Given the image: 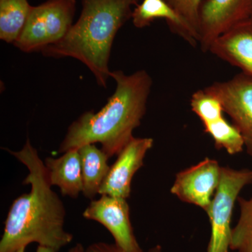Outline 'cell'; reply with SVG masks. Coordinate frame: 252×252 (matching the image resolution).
<instances>
[{
    "label": "cell",
    "instance_id": "15",
    "mask_svg": "<svg viewBox=\"0 0 252 252\" xmlns=\"http://www.w3.org/2000/svg\"><path fill=\"white\" fill-rule=\"evenodd\" d=\"M32 6L28 0H0V39L14 44L27 22Z\"/></svg>",
    "mask_w": 252,
    "mask_h": 252
},
{
    "label": "cell",
    "instance_id": "20",
    "mask_svg": "<svg viewBox=\"0 0 252 252\" xmlns=\"http://www.w3.org/2000/svg\"><path fill=\"white\" fill-rule=\"evenodd\" d=\"M86 252H125L115 243H95L86 248Z\"/></svg>",
    "mask_w": 252,
    "mask_h": 252
},
{
    "label": "cell",
    "instance_id": "6",
    "mask_svg": "<svg viewBox=\"0 0 252 252\" xmlns=\"http://www.w3.org/2000/svg\"><path fill=\"white\" fill-rule=\"evenodd\" d=\"M205 89L220 99L223 111L241 134L247 153L252 158V77L240 72Z\"/></svg>",
    "mask_w": 252,
    "mask_h": 252
},
{
    "label": "cell",
    "instance_id": "22",
    "mask_svg": "<svg viewBox=\"0 0 252 252\" xmlns=\"http://www.w3.org/2000/svg\"><path fill=\"white\" fill-rule=\"evenodd\" d=\"M36 252H55L51 249L46 248V247L38 246L37 250Z\"/></svg>",
    "mask_w": 252,
    "mask_h": 252
},
{
    "label": "cell",
    "instance_id": "14",
    "mask_svg": "<svg viewBox=\"0 0 252 252\" xmlns=\"http://www.w3.org/2000/svg\"><path fill=\"white\" fill-rule=\"evenodd\" d=\"M79 152L82 171V193L86 198L94 199L99 195V189L110 170L109 158L94 144L82 146Z\"/></svg>",
    "mask_w": 252,
    "mask_h": 252
},
{
    "label": "cell",
    "instance_id": "23",
    "mask_svg": "<svg viewBox=\"0 0 252 252\" xmlns=\"http://www.w3.org/2000/svg\"><path fill=\"white\" fill-rule=\"evenodd\" d=\"M148 252H161V247L157 245V246L154 247L149 250Z\"/></svg>",
    "mask_w": 252,
    "mask_h": 252
},
{
    "label": "cell",
    "instance_id": "3",
    "mask_svg": "<svg viewBox=\"0 0 252 252\" xmlns=\"http://www.w3.org/2000/svg\"><path fill=\"white\" fill-rule=\"evenodd\" d=\"M140 0H82L75 24L59 42L41 51L48 57H71L90 69L98 85L106 87L113 41L119 30L132 18V6Z\"/></svg>",
    "mask_w": 252,
    "mask_h": 252
},
{
    "label": "cell",
    "instance_id": "8",
    "mask_svg": "<svg viewBox=\"0 0 252 252\" xmlns=\"http://www.w3.org/2000/svg\"><path fill=\"white\" fill-rule=\"evenodd\" d=\"M83 217L105 227L114 243L124 252H143L134 234L127 199L101 195L97 200L91 202Z\"/></svg>",
    "mask_w": 252,
    "mask_h": 252
},
{
    "label": "cell",
    "instance_id": "4",
    "mask_svg": "<svg viewBox=\"0 0 252 252\" xmlns=\"http://www.w3.org/2000/svg\"><path fill=\"white\" fill-rule=\"evenodd\" d=\"M75 0H48L32 6L21 35L14 45L26 53L41 51L62 40L73 26Z\"/></svg>",
    "mask_w": 252,
    "mask_h": 252
},
{
    "label": "cell",
    "instance_id": "16",
    "mask_svg": "<svg viewBox=\"0 0 252 252\" xmlns=\"http://www.w3.org/2000/svg\"><path fill=\"white\" fill-rule=\"evenodd\" d=\"M204 130L215 142L217 149H223L230 155L241 153L245 148V142L238 129L230 124L224 117L215 122L204 124Z\"/></svg>",
    "mask_w": 252,
    "mask_h": 252
},
{
    "label": "cell",
    "instance_id": "19",
    "mask_svg": "<svg viewBox=\"0 0 252 252\" xmlns=\"http://www.w3.org/2000/svg\"><path fill=\"white\" fill-rule=\"evenodd\" d=\"M196 34L198 42L199 12L203 0H165Z\"/></svg>",
    "mask_w": 252,
    "mask_h": 252
},
{
    "label": "cell",
    "instance_id": "18",
    "mask_svg": "<svg viewBox=\"0 0 252 252\" xmlns=\"http://www.w3.org/2000/svg\"><path fill=\"white\" fill-rule=\"evenodd\" d=\"M190 107L204 124L223 117L224 113L220 99L205 89L195 91L190 98Z\"/></svg>",
    "mask_w": 252,
    "mask_h": 252
},
{
    "label": "cell",
    "instance_id": "12",
    "mask_svg": "<svg viewBox=\"0 0 252 252\" xmlns=\"http://www.w3.org/2000/svg\"><path fill=\"white\" fill-rule=\"evenodd\" d=\"M44 164L50 183L64 196L76 198L83 191L82 171L79 149H72L59 158L48 157Z\"/></svg>",
    "mask_w": 252,
    "mask_h": 252
},
{
    "label": "cell",
    "instance_id": "10",
    "mask_svg": "<svg viewBox=\"0 0 252 252\" xmlns=\"http://www.w3.org/2000/svg\"><path fill=\"white\" fill-rule=\"evenodd\" d=\"M153 145L152 138L132 137L118 154L117 160L110 167L99 189V195L128 198L134 175L143 166L146 154Z\"/></svg>",
    "mask_w": 252,
    "mask_h": 252
},
{
    "label": "cell",
    "instance_id": "5",
    "mask_svg": "<svg viewBox=\"0 0 252 252\" xmlns=\"http://www.w3.org/2000/svg\"><path fill=\"white\" fill-rule=\"evenodd\" d=\"M252 185V170L221 167L220 185L206 212L211 224L207 252H229L230 227L235 202L240 192Z\"/></svg>",
    "mask_w": 252,
    "mask_h": 252
},
{
    "label": "cell",
    "instance_id": "11",
    "mask_svg": "<svg viewBox=\"0 0 252 252\" xmlns=\"http://www.w3.org/2000/svg\"><path fill=\"white\" fill-rule=\"evenodd\" d=\"M209 52L252 77V21L246 20L219 36Z\"/></svg>",
    "mask_w": 252,
    "mask_h": 252
},
{
    "label": "cell",
    "instance_id": "17",
    "mask_svg": "<svg viewBox=\"0 0 252 252\" xmlns=\"http://www.w3.org/2000/svg\"><path fill=\"white\" fill-rule=\"evenodd\" d=\"M240 215L238 223L232 228L230 250L237 252H252V197L239 196Z\"/></svg>",
    "mask_w": 252,
    "mask_h": 252
},
{
    "label": "cell",
    "instance_id": "2",
    "mask_svg": "<svg viewBox=\"0 0 252 252\" xmlns=\"http://www.w3.org/2000/svg\"><path fill=\"white\" fill-rule=\"evenodd\" d=\"M115 92L99 112L84 113L68 128L58 152L64 153L89 144L99 143L110 158L118 155L133 137L132 133L143 119L152 86L145 70L126 75L113 71Z\"/></svg>",
    "mask_w": 252,
    "mask_h": 252
},
{
    "label": "cell",
    "instance_id": "7",
    "mask_svg": "<svg viewBox=\"0 0 252 252\" xmlns=\"http://www.w3.org/2000/svg\"><path fill=\"white\" fill-rule=\"evenodd\" d=\"M252 0H205L199 12L198 44L207 52L213 41L238 23L250 19Z\"/></svg>",
    "mask_w": 252,
    "mask_h": 252
},
{
    "label": "cell",
    "instance_id": "21",
    "mask_svg": "<svg viewBox=\"0 0 252 252\" xmlns=\"http://www.w3.org/2000/svg\"><path fill=\"white\" fill-rule=\"evenodd\" d=\"M68 252H86V249L84 248L82 244L77 243L74 245L73 248H71Z\"/></svg>",
    "mask_w": 252,
    "mask_h": 252
},
{
    "label": "cell",
    "instance_id": "13",
    "mask_svg": "<svg viewBox=\"0 0 252 252\" xmlns=\"http://www.w3.org/2000/svg\"><path fill=\"white\" fill-rule=\"evenodd\" d=\"M158 18L166 20L170 29L189 44H198L196 34L165 0H143L132 11V23L137 28L147 27Z\"/></svg>",
    "mask_w": 252,
    "mask_h": 252
},
{
    "label": "cell",
    "instance_id": "25",
    "mask_svg": "<svg viewBox=\"0 0 252 252\" xmlns=\"http://www.w3.org/2000/svg\"><path fill=\"white\" fill-rule=\"evenodd\" d=\"M250 19H251L252 21V16H251V18H250Z\"/></svg>",
    "mask_w": 252,
    "mask_h": 252
},
{
    "label": "cell",
    "instance_id": "1",
    "mask_svg": "<svg viewBox=\"0 0 252 252\" xmlns=\"http://www.w3.org/2000/svg\"><path fill=\"white\" fill-rule=\"evenodd\" d=\"M7 151L27 167L29 173L23 184L31 188L10 207L0 252H14L31 243L59 252L72 243L73 235L64 229L65 207L52 190L44 162L29 139L21 150Z\"/></svg>",
    "mask_w": 252,
    "mask_h": 252
},
{
    "label": "cell",
    "instance_id": "24",
    "mask_svg": "<svg viewBox=\"0 0 252 252\" xmlns=\"http://www.w3.org/2000/svg\"><path fill=\"white\" fill-rule=\"evenodd\" d=\"M26 248H21L20 249H18V250H16V251H15L14 252H26Z\"/></svg>",
    "mask_w": 252,
    "mask_h": 252
},
{
    "label": "cell",
    "instance_id": "9",
    "mask_svg": "<svg viewBox=\"0 0 252 252\" xmlns=\"http://www.w3.org/2000/svg\"><path fill=\"white\" fill-rule=\"evenodd\" d=\"M220 170L217 160L206 158L178 172L170 191L182 202L196 205L206 212L220 185Z\"/></svg>",
    "mask_w": 252,
    "mask_h": 252
}]
</instances>
